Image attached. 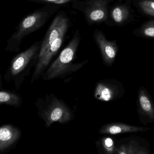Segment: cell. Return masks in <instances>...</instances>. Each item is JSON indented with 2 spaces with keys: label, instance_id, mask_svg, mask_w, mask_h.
<instances>
[{
  "label": "cell",
  "instance_id": "12",
  "mask_svg": "<svg viewBox=\"0 0 154 154\" xmlns=\"http://www.w3.org/2000/svg\"><path fill=\"white\" fill-rule=\"evenodd\" d=\"M104 154H116V149L113 139L109 137L102 138L100 142Z\"/></svg>",
  "mask_w": 154,
  "mask_h": 154
},
{
  "label": "cell",
  "instance_id": "6",
  "mask_svg": "<svg viewBox=\"0 0 154 154\" xmlns=\"http://www.w3.org/2000/svg\"><path fill=\"white\" fill-rule=\"evenodd\" d=\"M137 103L140 122L144 125L154 122V103L148 92L142 86L139 89Z\"/></svg>",
  "mask_w": 154,
  "mask_h": 154
},
{
  "label": "cell",
  "instance_id": "9",
  "mask_svg": "<svg viewBox=\"0 0 154 154\" xmlns=\"http://www.w3.org/2000/svg\"><path fill=\"white\" fill-rule=\"evenodd\" d=\"M19 129L12 125H3L0 128V151L2 152L12 146L20 137Z\"/></svg>",
  "mask_w": 154,
  "mask_h": 154
},
{
  "label": "cell",
  "instance_id": "1",
  "mask_svg": "<svg viewBox=\"0 0 154 154\" xmlns=\"http://www.w3.org/2000/svg\"><path fill=\"white\" fill-rule=\"evenodd\" d=\"M58 9V5L48 4L25 17L8 40L6 51L11 52L19 51L20 46L23 39L44 26Z\"/></svg>",
  "mask_w": 154,
  "mask_h": 154
},
{
  "label": "cell",
  "instance_id": "15",
  "mask_svg": "<svg viewBox=\"0 0 154 154\" xmlns=\"http://www.w3.org/2000/svg\"><path fill=\"white\" fill-rule=\"evenodd\" d=\"M27 1L36 3H45V4H53L55 5H63L67 3L74 2L79 0H26Z\"/></svg>",
  "mask_w": 154,
  "mask_h": 154
},
{
  "label": "cell",
  "instance_id": "2",
  "mask_svg": "<svg viewBox=\"0 0 154 154\" xmlns=\"http://www.w3.org/2000/svg\"><path fill=\"white\" fill-rule=\"evenodd\" d=\"M81 41L80 30L78 29L66 47L44 74V80L49 81L61 78L76 72L87 63V61H85L79 63H73Z\"/></svg>",
  "mask_w": 154,
  "mask_h": 154
},
{
  "label": "cell",
  "instance_id": "10",
  "mask_svg": "<svg viewBox=\"0 0 154 154\" xmlns=\"http://www.w3.org/2000/svg\"><path fill=\"white\" fill-rule=\"evenodd\" d=\"M116 154H149L146 149L139 145L137 141L131 140L128 144H123L116 149Z\"/></svg>",
  "mask_w": 154,
  "mask_h": 154
},
{
  "label": "cell",
  "instance_id": "16",
  "mask_svg": "<svg viewBox=\"0 0 154 154\" xmlns=\"http://www.w3.org/2000/svg\"><path fill=\"white\" fill-rule=\"evenodd\" d=\"M144 34L147 36L154 37V27L150 26L145 29Z\"/></svg>",
  "mask_w": 154,
  "mask_h": 154
},
{
  "label": "cell",
  "instance_id": "3",
  "mask_svg": "<svg viewBox=\"0 0 154 154\" xmlns=\"http://www.w3.org/2000/svg\"><path fill=\"white\" fill-rule=\"evenodd\" d=\"M42 41L34 43L28 49L18 54L12 59L8 74L19 88L25 76L29 74L33 64H36Z\"/></svg>",
  "mask_w": 154,
  "mask_h": 154
},
{
  "label": "cell",
  "instance_id": "11",
  "mask_svg": "<svg viewBox=\"0 0 154 154\" xmlns=\"http://www.w3.org/2000/svg\"><path fill=\"white\" fill-rule=\"evenodd\" d=\"M21 103V99L18 94L7 91L0 92V104H7L19 108Z\"/></svg>",
  "mask_w": 154,
  "mask_h": 154
},
{
  "label": "cell",
  "instance_id": "14",
  "mask_svg": "<svg viewBox=\"0 0 154 154\" xmlns=\"http://www.w3.org/2000/svg\"><path fill=\"white\" fill-rule=\"evenodd\" d=\"M142 10L148 15L154 16V1L145 0L140 3Z\"/></svg>",
  "mask_w": 154,
  "mask_h": 154
},
{
  "label": "cell",
  "instance_id": "4",
  "mask_svg": "<svg viewBox=\"0 0 154 154\" xmlns=\"http://www.w3.org/2000/svg\"><path fill=\"white\" fill-rule=\"evenodd\" d=\"M51 97V102L41 112L46 127H50L54 122L66 123L70 121L72 117L70 109L63 102L55 96Z\"/></svg>",
  "mask_w": 154,
  "mask_h": 154
},
{
  "label": "cell",
  "instance_id": "17",
  "mask_svg": "<svg viewBox=\"0 0 154 154\" xmlns=\"http://www.w3.org/2000/svg\"><path fill=\"white\" fill-rule=\"evenodd\" d=\"M153 1H154V0H153Z\"/></svg>",
  "mask_w": 154,
  "mask_h": 154
},
{
  "label": "cell",
  "instance_id": "7",
  "mask_svg": "<svg viewBox=\"0 0 154 154\" xmlns=\"http://www.w3.org/2000/svg\"><path fill=\"white\" fill-rule=\"evenodd\" d=\"M94 37L100 49L104 64L108 66H112L117 54V47L113 43L107 41L100 31L96 30Z\"/></svg>",
  "mask_w": 154,
  "mask_h": 154
},
{
  "label": "cell",
  "instance_id": "5",
  "mask_svg": "<svg viewBox=\"0 0 154 154\" xmlns=\"http://www.w3.org/2000/svg\"><path fill=\"white\" fill-rule=\"evenodd\" d=\"M125 90L122 84L113 79L103 80L96 85L94 96L97 100L104 102L115 100L124 95Z\"/></svg>",
  "mask_w": 154,
  "mask_h": 154
},
{
  "label": "cell",
  "instance_id": "8",
  "mask_svg": "<svg viewBox=\"0 0 154 154\" xmlns=\"http://www.w3.org/2000/svg\"><path fill=\"white\" fill-rule=\"evenodd\" d=\"M150 129V128H149L133 126L120 122H112L103 125L99 130V133L116 135L122 133L144 132Z\"/></svg>",
  "mask_w": 154,
  "mask_h": 154
},
{
  "label": "cell",
  "instance_id": "13",
  "mask_svg": "<svg viewBox=\"0 0 154 154\" xmlns=\"http://www.w3.org/2000/svg\"><path fill=\"white\" fill-rule=\"evenodd\" d=\"M127 15L128 12L125 9L119 7L115 8L112 12V18L117 23L122 22L125 19Z\"/></svg>",
  "mask_w": 154,
  "mask_h": 154
}]
</instances>
